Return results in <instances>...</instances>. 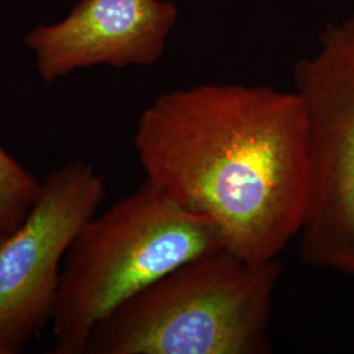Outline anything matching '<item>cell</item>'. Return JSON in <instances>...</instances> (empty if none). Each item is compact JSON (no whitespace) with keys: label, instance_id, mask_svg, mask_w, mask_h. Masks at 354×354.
Returning a JSON list of instances; mask_svg holds the SVG:
<instances>
[{"label":"cell","instance_id":"cell-1","mask_svg":"<svg viewBox=\"0 0 354 354\" xmlns=\"http://www.w3.org/2000/svg\"><path fill=\"white\" fill-rule=\"evenodd\" d=\"M134 147L149 180L206 216L225 248L274 260L301 234L310 194V131L299 95L206 83L159 95Z\"/></svg>","mask_w":354,"mask_h":354},{"label":"cell","instance_id":"cell-2","mask_svg":"<svg viewBox=\"0 0 354 354\" xmlns=\"http://www.w3.org/2000/svg\"><path fill=\"white\" fill-rule=\"evenodd\" d=\"M225 248L206 216L149 180L89 219L66 253L51 317L53 354H86L102 317L168 273Z\"/></svg>","mask_w":354,"mask_h":354},{"label":"cell","instance_id":"cell-3","mask_svg":"<svg viewBox=\"0 0 354 354\" xmlns=\"http://www.w3.org/2000/svg\"><path fill=\"white\" fill-rule=\"evenodd\" d=\"M277 259L221 248L178 266L102 317L86 354H268Z\"/></svg>","mask_w":354,"mask_h":354},{"label":"cell","instance_id":"cell-4","mask_svg":"<svg viewBox=\"0 0 354 354\" xmlns=\"http://www.w3.org/2000/svg\"><path fill=\"white\" fill-rule=\"evenodd\" d=\"M310 131V194L301 230L304 263L354 277V13L329 23L294 67Z\"/></svg>","mask_w":354,"mask_h":354},{"label":"cell","instance_id":"cell-5","mask_svg":"<svg viewBox=\"0 0 354 354\" xmlns=\"http://www.w3.org/2000/svg\"><path fill=\"white\" fill-rule=\"evenodd\" d=\"M102 175L82 159L42 178L23 223L0 236V354H19L50 323L64 257L105 198Z\"/></svg>","mask_w":354,"mask_h":354},{"label":"cell","instance_id":"cell-6","mask_svg":"<svg viewBox=\"0 0 354 354\" xmlns=\"http://www.w3.org/2000/svg\"><path fill=\"white\" fill-rule=\"evenodd\" d=\"M177 19L171 0H80L62 21L33 28L26 44L39 77L53 83L99 64H156Z\"/></svg>","mask_w":354,"mask_h":354},{"label":"cell","instance_id":"cell-7","mask_svg":"<svg viewBox=\"0 0 354 354\" xmlns=\"http://www.w3.org/2000/svg\"><path fill=\"white\" fill-rule=\"evenodd\" d=\"M42 180L0 146V236L19 227L37 201Z\"/></svg>","mask_w":354,"mask_h":354},{"label":"cell","instance_id":"cell-8","mask_svg":"<svg viewBox=\"0 0 354 354\" xmlns=\"http://www.w3.org/2000/svg\"><path fill=\"white\" fill-rule=\"evenodd\" d=\"M353 279H354V277H353Z\"/></svg>","mask_w":354,"mask_h":354}]
</instances>
